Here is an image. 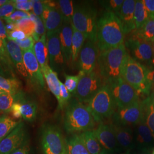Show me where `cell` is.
<instances>
[{
    "label": "cell",
    "instance_id": "20",
    "mask_svg": "<svg viewBox=\"0 0 154 154\" xmlns=\"http://www.w3.org/2000/svg\"><path fill=\"white\" fill-rule=\"evenodd\" d=\"M135 0H125L121 9L117 16L121 21L126 35L136 30L134 11Z\"/></svg>",
    "mask_w": 154,
    "mask_h": 154
},
{
    "label": "cell",
    "instance_id": "55",
    "mask_svg": "<svg viewBox=\"0 0 154 154\" xmlns=\"http://www.w3.org/2000/svg\"><path fill=\"white\" fill-rule=\"evenodd\" d=\"M0 75L5 77V70L3 68V67L1 65L0 63Z\"/></svg>",
    "mask_w": 154,
    "mask_h": 154
},
{
    "label": "cell",
    "instance_id": "45",
    "mask_svg": "<svg viewBox=\"0 0 154 154\" xmlns=\"http://www.w3.org/2000/svg\"><path fill=\"white\" fill-rule=\"evenodd\" d=\"M44 7V1L33 0L32 13L35 15L41 18Z\"/></svg>",
    "mask_w": 154,
    "mask_h": 154
},
{
    "label": "cell",
    "instance_id": "59",
    "mask_svg": "<svg viewBox=\"0 0 154 154\" xmlns=\"http://www.w3.org/2000/svg\"><path fill=\"white\" fill-rule=\"evenodd\" d=\"M6 94L8 93H7L5 91H4V90H2V89L0 88V95H3V94Z\"/></svg>",
    "mask_w": 154,
    "mask_h": 154
},
{
    "label": "cell",
    "instance_id": "25",
    "mask_svg": "<svg viewBox=\"0 0 154 154\" xmlns=\"http://www.w3.org/2000/svg\"><path fill=\"white\" fill-rule=\"evenodd\" d=\"M80 138L90 154H99L103 149L93 130L79 134Z\"/></svg>",
    "mask_w": 154,
    "mask_h": 154
},
{
    "label": "cell",
    "instance_id": "29",
    "mask_svg": "<svg viewBox=\"0 0 154 154\" xmlns=\"http://www.w3.org/2000/svg\"><path fill=\"white\" fill-rule=\"evenodd\" d=\"M73 34L72 38V62L74 63L77 62L80 51L85 44V37L82 33L78 32L73 28Z\"/></svg>",
    "mask_w": 154,
    "mask_h": 154
},
{
    "label": "cell",
    "instance_id": "16",
    "mask_svg": "<svg viewBox=\"0 0 154 154\" xmlns=\"http://www.w3.org/2000/svg\"><path fill=\"white\" fill-rule=\"evenodd\" d=\"M93 131L103 149L111 154L121 151L110 124L99 123V126Z\"/></svg>",
    "mask_w": 154,
    "mask_h": 154
},
{
    "label": "cell",
    "instance_id": "1",
    "mask_svg": "<svg viewBox=\"0 0 154 154\" xmlns=\"http://www.w3.org/2000/svg\"><path fill=\"white\" fill-rule=\"evenodd\" d=\"M125 35L121 21L116 14L106 11L98 20L97 44L100 52L124 44Z\"/></svg>",
    "mask_w": 154,
    "mask_h": 154
},
{
    "label": "cell",
    "instance_id": "56",
    "mask_svg": "<svg viewBox=\"0 0 154 154\" xmlns=\"http://www.w3.org/2000/svg\"><path fill=\"white\" fill-rule=\"evenodd\" d=\"M149 97L151 98V99H152V102L154 103V88H152L151 91V93L149 94Z\"/></svg>",
    "mask_w": 154,
    "mask_h": 154
},
{
    "label": "cell",
    "instance_id": "37",
    "mask_svg": "<svg viewBox=\"0 0 154 154\" xmlns=\"http://www.w3.org/2000/svg\"><path fill=\"white\" fill-rule=\"evenodd\" d=\"M30 18L35 22V32L32 37L36 42L42 36L46 34V29L45 27L44 23L41 17L35 15L33 13H30Z\"/></svg>",
    "mask_w": 154,
    "mask_h": 154
},
{
    "label": "cell",
    "instance_id": "41",
    "mask_svg": "<svg viewBox=\"0 0 154 154\" xmlns=\"http://www.w3.org/2000/svg\"><path fill=\"white\" fill-rule=\"evenodd\" d=\"M12 3L15 9L18 11H26L32 10L33 1L31 0H12Z\"/></svg>",
    "mask_w": 154,
    "mask_h": 154
},
{
    "label": "cell",
    "instance_id": "53",
    "mask_svg": "<svg viewBox=\"0 0 154 154\" xmlns=\"http://www.w3.org/2000/svg\"><path fill=\"white\" fill-rule=\"evenodd\" d=\"M5 28L7 32H11L16 29L15 23H7L5 25Z\"/></svg>",
    "mask_w": 154,
    "mask_h": 154
},
{
    "label": "cell",
    "instance_id": "31",
    "mask_svg": "<svg viewBox=\"0 0 154 154\" xmlns=\"http://www.w3.org/2000/svg\"><path fill=\"white\" fill-rule=\"evenodd\" d=\"M134 18L136 30L142 28L149 20V16L143 0H138L135 1Z\"/></svg>",
    "mask_w": 154,
    "mask_h": 154
},
{
    "label": "cell",
    "instance_id": "4",
    "mask_svg": "<svg viewBox=\"0 0 154 154\" xmlns=\"http://www.w3.org/2000/svg\"><path fill=\"white\" fill-rule=\"evenodd\" d=\"M72 25L82 33L85 38L97 43V11L88 3L78 4L74 7L72 18Z\"/></svg>",
    "mask_w": 154,
    "mask_h": 154
},
{
    "label": "cell",
    "instance_id": "9",
    "mask_svg": "<svg viewBox=\"0 0 154 154\" xmlns=\"http://www.w3.org/2000/svg\"><path fill=\"white\" fill-rule=\"evenodd\" d=\"M125 45L128 54L133 59L146 66L152 65L154 55L151 42L138 38L132 33L127 39Z\"/></svg>",
    "mask_w": 154,
    "mask_h": 154
},
{
    "label": "cell",
    "instance_id": "34",
    "mask_svg": "<svg viewBox=\"0 0 154 154\" xmlns=\"http://www.w3.org/2000/svg\"><path fill=\"white\" fill-rule=\"evenodd\" d=\"M20 82L14 78H6L0 75V88L7 93L15 95L20 93Z\"/></svg>",
    "mask_w": 154,
    "mask_h": 154
},
{
    "label": "cell",
    "instance_id": "2",
    "mask_svg": "<svg viewBox=\"0 0 154 154\" xmlns=\"http://www.w3.org/2000/svg\"><path fill=\"white\" fill-rule=\"evenodd\" d=\"M127 54L125 44L99 51L97 69L106 84L121 78L123 66Z\"/></svg>",
    "mask_w": 154,
    "mask_h": 154
},
{
    "label": "cell",
    "instance_id": "33",
    "mask_svg": "<svg viewBox=\"0 0 154 154\" xmlns=\"http://www.w3.org/2000/svg\"><path fill=\"white\" fill-rule=\"evenodd\" d=\"M20 122H17L6 115L0 116V142L16 127Z\"/></svg>",
    "mask_w": 154,
    "mask_h": 154
},
{
    "label": "cell",
    "instance_id": "49",
    "mask_svg": "<svg viewBox=\"0 0 154 154\" xmlns=\"http://www.w3.org/2000/svg\"><path fill=\"white\" fill-rule=\"evenodd\" d=\"M11 116L16 119H19L22 118L21 115V105L20 102H17L14 103L10 111Z\"/></svg>",
    "mask_w": 154,
    "mask_h": 154
},
{
    "label": "cell",
    "instance_id": "24",
    "mask_svg": "<svg viewBox=\"0 0 154 154\" xmlns=\"http://www.w3.org/2000/svg\"><path fill=\"white\" fill-rule=\"evenodd\" d=\"M33 50L41 70H42L47 66H49L46 34L42 36L38 41L35 43Z\"/></svg>",
    "mask_w": 154,
    "mask_h": 154
},
{
    "label": "cell",
    "instance_id": "5",
    "mask_svg": "<svg viewBox=\"0 0 154 154\" xmlns=\"http://www.w3.org/2000/svg\"><path fill=\"white\" fill-rule=\"evenodd\" d=\"M149 68L133 59L128 53L122 72L121 78L139 94L149 95L151 84L147 79Z\"/></svg>",
    "mask_w": 154,
    "mask_h": 154
},
{
    "label": "cell",
    "instance_id": "8",
    "mask_svg": "<svg viewBox=\"0 0 154 154\" xmlns=\"http://www.w3.org/2000/svg\"><path fill=\"white\" fill-rule=\"evenodd\" d=\"M106 84L96 68L88 74H82L81 73L74 95L80 102L88 103Z\"/></svg>",
    "mask_w": 154,
    "mask_h": 154
},
{
    "label": "cell",
    "instance_id": "39",
    "mask_svg": "<svg viewBox=\"0 0 154 154\" xmlns=\"http://www.w3.org/2000/svg\"><path fill=\"white\" fill-rule=\"evenodd\" d=\"M0 63L2 66H4L8 70L12 72L13 66L11 58L6 48L5 45L4 44L0 39Z\"/></svg>",
    "mask_w": 154,
    "mask_h": 154
},
{
    "label": "cell",
    "instance_id": "61",
    "mask_svg": "<svg viewBox=\"0 0 154 154\" xmlns=\"http://www.w3.org/2000/svg\"><path fill=\"white\" fill-rule=\"evenodd\" d=\"M130 154V151H126V152H123V153H122V154Z\"/></svg>",
    "mask_w": 154,
    "mask_h": 154
},
{
    "label": "cell",
    "instance_id": "62",
    "mask_svg": "<svg viewBox=\"0 0 154 154\" xmlns=\"http://www.w3.org/2000/svg\"><path fill=\"white\" fill-rule=\"evenodd\" d=\"M152 154H154V151H152Z\"/></svg>",
    "mask_w": 154,
    "mask_h": 154
},
{
    "label": "cell",
    "instance_id": "42",
    "mask_svg": "<svg viewBox=\"0 0 154 154\" xmlns=\"http://www.w3.org/2000/svg\"><path fill=\"white\" fill-rule=\"evenodd\" d=\"M30 13L26 11H16L11 15L7 18H4V20L7 23H16L23 18H30Z\"/></svg>",
    "mask_w": 154,
    "mask_h": 154
},
{
    "label": "cell",
    "instance_id": "38",
    "mask_svg": "<svg viewBox=\"0 0 154 154\" xmlns=\"http://www.w3.org/2000/svg\"><path fill=\"white\" fill-rule=\"evenodd\" d=\"M125 0H108V1H100V4L106 9L107 11L112 12L118 15L121 9L122 6Z\"/></svg>",
    "mask_w": 154,
    "mask_h": 154
},
{
    "label": "cell",
    "instance_id": "47",
    "mask_svg": "<svg viewBox=\"0 0 154 154\" xmlns=\"http://www.w3.org/2000/svg\"><path fill=\"white\" fill-rule=\"evenodd\" d=\"M7 37L8 38L16 41L17 40H22L25 38L26 35L22 31L16 29L11 32H7Z\"/></svg>",
    "mask_w": 154,
    "mask_h": 154
},
{
    "label": "cell",
    "instance_id": "10",
    "mask_svg": "<svg viewBox=\"0 0 154 154\" xmlns=\"http://www.w3.org/2000/svg\"><path fill=\"white\" fill-rule=\"evenodd\" d=\"M107 85L110 88L116 108L131 105L139 99L138 91L122 78Z\"/></svg>",
    "mask_w": 154,
    "mask_h": 154
},
{
    "label": "cell",
    "instance_id": "23",
    "mask_svg": "<svg viewBox=\"0 0 154 154\" xmlns=\"http://www.w3.org/2000/svg\"><path fill=\"white\" fill-rule=\"evenodd\" d=\"M42 72L50 91L55 96L58 101V108L62 109L64 107L61 99L60 81L58 78L57 72L53 70L50 66L45 68Z\"/></svg>",
    "mask_w": 154,
    "mask_h": 154
},
{
    "label": "cell",
    "instance_id": "27",
    "mask_svg": "<svg viewBox=\"0 0 154 154\" xmlns=\"http://www.w3.org/2000/svg\"><path fill=\"white\" fill-rule=\"evenodd\" d=\"M143 119L151 130L154 137V103L152 99L148 96L142 100Z\"/></svg>",
    "mask_w": 154,
    "mask_h": 154
},
{
    "label": "cell",
    "instance_id": "52",
    "mask_svg": "<svg viewBox=\"0 0 154 154\" xmlns=\"http://www.w3.org/2000/svg\"><path fill=\"white\" fill-rule=\"evenodd\" d=\"M147 79L152 86V89L154 88V69L149 68L148 75H147Z\"/></svg>",
    "mask_w": 154,
    "mask_h": 154
},
{
    "label": "cell",
    "instance_id": "14",
    "mask_svg": "<svg viewBox=\"0 0 154 154\" xmlns=\"http://www.w3.org/2000/svg\"><path fill=\"white\" fill-rule=\"evenodd\" d=\"M27 142L24 123L20 122L16 127L0 142V154H10Z\"/></svg>",
    "mask_w": 154,
    "mask_h": 154
},
{
    "label": "cell",
    "instance_id": "15",
    "mask_svg": "<svg viewBox=\"0 0 154 154\" xmlns=\"http://www.w3.org/2000/svg\"><path fill=\"white\" fill-rule=\"evenodd\" d=\"M41 19L47 32L60 30L63 18L58 6L53 1H44V7Z\"/></svg>",
    "mask_w": 154,
    "mask_h": 154
},
{
    "label": "cell",
    "instance_id": "13",
    "mask_svg": "<svg viewBox=\"0 0 154 154\" xmlns=\"http://www.w3.org/2000/svg\"><path fill=\"white\" fill-rule=\"evenodd\" d=\"M99 54V49L97 43L87 40L79 55V72L85 74L94 70L97 65Z\"/></svg>",
    "mask_w": 154,
    "mask_h": 154
},
{
    "label": "cell",
    "instance_id": "28",
    "mask_svg": "<svg viewBox=\"0 0 154 154\" xmlns=\"http://www.w3.org/2000/svg\"><path fill=\"white\" fill-rule=\"evenodd\" d=\"M24 98L21 92L17 94H3L0 95V112H10L13 104L17 102H20Z\"/></svg>",
    "mask_w": 154,
    "mask_h": 154
},
{
    "label": "cell",
    "instance_id": "11",
    "mask_svg": "<svg viewBox=\"0 0 154 154\" xmlns=\"http://www.w3.org/2000/svg\"><path fill=\"white\" fill-rule=\"evenodd\" d=\"M113 123L124 126H135L143 119L142 101L139 99L131 105L116 108L112 116Z\"/></svg>",
    "mask_w": 154,
    "mask_h": 154
},
{
    "label": "cell",
    "instance_id": "36",
    "mask_svg": "<svg viewBox=\"0 0 154 154\" xmlns=\"http://www.w3.org/2000/svg\"><path fill=\"white\" fill-rule=\"evenodd\" d=\"M17 30H21L26 36H32L35 32V22L30 18H25L15 23Z\"/></svg>",
    "mask_w": 154,
    "mask_h": 154
},
{
    "label": "cell",
    "instance_id": "58",
    "mask_svg": "<svg viewBox=\"0 0 154 154\" xmlns=\"http://www.w3.org/2000/svg\"><path fill=\"white\" fill-rule=\"evenodd\" d=\"M99 154H111V153H110V152H109L108 151H107L106 149H103L102 151Z\"/></svg>",
    "mask_w": 154,
    "mask_h": 154
},
{
    "label": "cell",
    "instance_id": "35",
    "mask_svg": "<svg viewBox=\"0 0 154 154\" xmlns=\"http://www.w3.org/2000/svg\"><path fill=\"white\" fill-rule=\"evenodd\" d=\"M57 4L62 15L63 21L72 22V18L74 11L72 1L60 0L57 1Z\"/></svg>",
    "mask_w": 154,
    "mask_h": 154
},
{
    "label": "cell",
    "instance_id": "3",
    "mask_svg": "<svg viewBox=\"0 0 154 154\" xmlns=\"http://www.w3.org/2000/svg\"><path fill=\"white\" fill-rule=\"evenodd\" d=\"M63 125L66 132L72 135L93 130L95 121L88 106L74 99L66 106Z\"/></svg>",
    "mask_w": 154,
    "mask_h": 154
},
{
    "label": "cell",
    "instance_id": "6",
    "mask_svg": "<svg viewBox=\"0 0 154 154\" xmlns=\"http://www.w3.org/2000/svg\"><path fill=\"white\" fill-rule=\"evenodd\" d=\"M88 106L95 122L103 123L112 116L116 106L107 84L100 88L88 102Z\"/></svg>",
    "mask_w": 154,
    "mask_h": 154
},
{
    "label": "cell",
    "instance_id": "26",
    "mask_svg": "<svg viewBox=\"0 0 154 154\" xmlns=\"http://www.w3.org/2000/svg\"><path fill=\"white\" fill-rule=\"evenodd\" d=\"M66 154H90L83 143L79 134H72L66 139Z\"/></svg>",
    "mask_w": 154,
    "mask_h": 154
},
{
    "label": "cell",
    "instance_id": "60",
    "mask_svg": "<svg viewBox=\"0 0 154 154\" xmlns=\"http://www.w3.org/2000/svg\"><path fill=\"white\" fill-rule=\"evenodd\" d=\"M151 44H152V50H153V53H154V40L151 42Z\"/></svg>",
    "mask_w": 154,
    "mask_h": 154
},
{
    "label": "cell",
    "instance_id": "46",
    "mask_svg": "<svg viewBox=\"0 0 154 154\" xmlns=\"http://www.w3.org/2000/svg\"><path fill=\"white\" fill-rule=\"evenodd\" d=\"M60 90H61V97L63 107L69 103L71 98V94L69 92L65 85L60 81Z\"/></svg>",
    "mask_w": 154,
    "mask_h": 154
},
{
    "label": "cell",
    "instance_id": "54",
    "mask_svg": "<svg viewBox=\"0 0 154 154\" xmlns=\"http://www.w3.org/2000/svg\"><path fill=\"white\" fill-rule=\"evenodd\" d=\"M133 154H150V151L147 150H137Z\"/></svg>",
    "mask_w": 154,
    "mask_h": 154
},
{
    "label": "cell",
    "instance_id": "21",
    "mask_svg": "<svg viewBox=\"0 0 154 154\" xmlns=\"http://www.w3.org/2000/svg\"><path fill=\"white\" fill-rule=\"evenodd\" d=\"M6 48L11 58L13 65L17 70L25 78H28L29 74L25 68L23 60V52L20 46L14 41L7 38L6 42Z\"/></svg>",
    "mask_w": 154,
    "mask_h": 154
},
{
    "label": "cell",
    "instance_id": "57",
    "mask_svg": "<svg viewBox=\"0 0 154 154\" xmlns=\"http://www.w3.org/2000/svg\"><path fill=\"white\" fill-rule=\"evenodd\" d=\"M8 2H9V1H8V0H0V7L4 5Z\"/></svg>",
    "mask_w": 154,
    "mask_h": 154
},
{
    "label": "cell",
    "instance_id": "48",
    "mask_svg": "<svg viewBox=\"0 0 154 154\" xmlns=\"http://www.w3.org/2000/svg\"><path fill=\"white\" fill-rule=\"evenodd\" d=\"M149 20H154V0H143Z\"/></svg>",
    "mask_w": 154,
    "mask_h": 154
},
{
    "label": "cell",
    "instance_id": "44",
    "mask_svg": "<svg viewBox=\"0 0 154 154\" xmlns=\"http://www.w3.org/2000/svg\"><path fill=\"white\" fill-rule=\"evenodd\" d=\"M15 8L13 5L12 1H9L4 5L0 7V17L4 18L10 16L14 11Z\"/></svg>",
    "mask_w": 154,
    "mask_h": 154
},
{
    "label": "cell",
    "instance_id": "17",
    "mask_svg": "<svg viewBox=\"0 0 154 154\" xmlns=\"http://www.w3.org/2000/svg\"><path fill=\"white\" fill-rule=\"evenodd\" d=\"M135 127L134 149L151 151L154 146V137L151 130L143 119Z\"/></svg>",
    "mask_w": 154,
    "mask_h": 154
},
{
    "label": "cell",
    "instance_id": "51",
    "mask_svg": "<svg viewBox=\"0 0 154 154\" xmlns=\"http://www.w3.org/2000/svg\"><path fill=\"white\" fill-rule=\"evenodd\" d=\"M29 145L28 142L25 143L23 146L19 149H17L16 150L13 151L10 154H29Z\"/></svg>",
    "mask_w": 154,
    "mask_h": 154
},
{
    "label": "cell",
    "instance_id": "18",
    "mask_svg": "<svg viewBox=\"0 0 154 154\" xmlns=\"http://www.w3.org/2000/svg\"><path fill=\"white\" fill-rule=\"evenodd\" d=\"M23 60L25 68L32 81L38 85L42 88L45 87L44 75L42 72L41 66L39 64L34 50H28L22 51Z\"/></svg>",
    "mask_w": 154,
    "mask_h": 154
},
{
    "label": "cell",
    "instance_id": "50",
    "mask_svg": "<svg viewBox=\"0 0 154 154\" xmlns=\"http://www.w3.org/2000/svg\"><path fill=\"white\" fill-rule=\"evenodd\" d=\"M7 38V31L5 25L2 20L0 19V39L4 45H5Z\"/></svg>",
    "mask_w": 154,
    "mask_h": 154
},
{
    "label": "cell",
    "instance_id": "63",
    "mask_svg": "<svg viewBox=\"0 0 154 154\" xmlns=\"http://www.w3.org/2000/svg\"><path fill=\"white\" fill-rule=\"evenodd\" d=\"M0 19H1V17H0Z\"/></svg>",
    "mask_w": 154,
    "mask_h": 154
},
{
    "label": "cell",
    "instance_id": "22",
    "mask_svg": "<svg viewBox=\"0 0 154 154\" xmlns=\"http://www.w3.org/2000/svg\"><path fill=\"white\" fill-rule=\"evenodd\" d=\"M73 29L72 22L63 21L60 30L61 49L66 63L72 62V38Z\"/></svg>",
    "mask_w": 154,
    "mask_h": 154
},
{
    "label": "cell",
    "instance_id": "12",
    "mask_svg": "<svg viewBox=\"0 0 154 154\" xmlns=\"http://www.w3.org/2000/svg\"><path fill=\"white\" fill-rule=\"evenodd\" d=\"M50 67L54 72L62 70L66 63L61 49L60 30L46 33Z\"/></svg>",
    "mask_w": 154,
    "mask_h": 154
},
{
    "label": "cell",
    "instance_id": "30",
    "mask_svg": "<svg viewBox=\"0 0 154 154\" xmlns=\"http://www.w3.org/2000/svg\"><path fill=\"white\" fill-rule=\"evenodd\" d=\"M21 105L22 118L25 121L33 122L37 117V105L33 101L22 99L20 102Z\"/></svg>",
    "mask_w": 154,
    "mask_h": 154
},
{
    "label": "cell",
    "instance_id": "7",
    "mask_svg": "<svg viewBox=\"0 0 154 154\" xmlns=\"http://www.w3.org/2000/svg\"><path fill=\"white\" fill-rule=\"evenodd\" d=\"M43 154H66V140L59 127L46 124L41 131Z\"/></svg>",
    "mask_w": 154,
    "mask_h": 154
},
{
    "label": "cell",
    "instance_id": "19",
    "mask_svg": "<svg viewBox=\"0 0 154 154\" xmlns=\"http://www.w3.org/2000/svg\"><path fill=\"white\" fill-rule=\"evenodd\" d=\"M110 125L121 151H130L132 149H134V134L131 127L113 123H111Z\"/></svg>",
    "mask_w": 154,
    "mask_h": 154
},
{
    "label": "cell",
    "instance_id": "43",
    "mask_svg": "<svg viewBox=\"0 0 154 154\" xmlns=\"http://www.w3.org/2000/svg\"><path fill=\"white\" fill-rule=\"evenodd\" d=\"M20 46L22 51L33 49L35 45V41L32 36H26V37L22 40H17L15 41Z\"/></svg>",
    "mask_w": 154,
    "mask_h": 154
},
{
    "label": "cell",
    "instance_id": "40",
    "mask_svg": "<svg viewBox=\"0 0 154 154\" xmlns=\"http://www.w3.org/2000/svg\"><path fill=\"white\" fill-rule=\"evenodd\" d=\"M81 77V72H79V74L77 75H70L66 74H65V82L64 85L70 93L74 94L75 93Z\"/></svg>",
    "mask_w": 154,
    "mask_h": 154
},
{
    "label": "cell",
    "instance_id": "32",
    "mask_svg": "<svg viewBox=\"0 0 154 154\" xmlns=\"http://www.w3.org/2000/svg\"><path fill=\"white\" fill-rule=\"evenodd\" d=\"M132 32L138 38L152 42L154 40V20H149L142 28Z\"/></svg>",
    "mask_w": 154,
    "mask_h": 154
}]
</instances>
